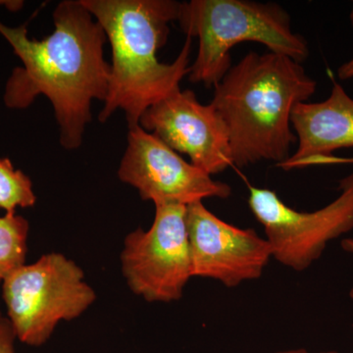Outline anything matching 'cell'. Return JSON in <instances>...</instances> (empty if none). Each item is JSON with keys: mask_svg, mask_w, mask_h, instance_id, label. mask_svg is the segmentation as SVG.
<instances>
[{"mask_svg": "<svg viewBox=\"0 0 353 353\" xmlns=\"http://www.w3.org/2000/svg\"><path fill=\"white\" fill-rule=\"evenodd\" d=\"M55 30L43 41L29 38L26 26L0 22V34L23 66L7 81V108H27L38 95L50 99L60 127V143L80 148L92 120V99L105 101L111 66L103 57L105 32L81 0L60 2L53 12Z\"/></svg>", "mask_w": 353, "mask_h": 353, "instance_id": "cell-1", "label": "cell"}, {"mask_svg": "<svg viewBox=\"0 0 353 353\" xmlns=\"http://www.w3.org/2000/svg\"><path fill=\"white\" fill-rule=\"evenodd\" d=\"M303 65L277 53H248L214 85L211 104L229 132L233 164L284 163L296 143L292 113L315 94Z\"/></svg>", "mask_w": 353, "mask_h": 353, "instance_id": "cell-2", "label": "cell"}, {"mask_svg": "<svg viewBox=\"0 0 353 353\" xmlns=\"http://www.w3.org/2000/svg\"><path fill=\"white\" fill-rule=\"evenodd\" d=\"M101 24L112 48L108 97L99 119L114 111L126 113L129 128L143 114L180 88L190 72L192 38L187 37L173 63H161L157 52L166 43L169 25L178 20L180 2L173 0H81Z\"/></svg>", "mask_w": 353, "mask_h": 353, "instance_id": "cell-3", "label": "cell"}, {"mask_svg": "<svg viewBox=\"0 0 353 353\" xmlns=\"http://www.w3.org/2000/svg\"><path fill=\"white\" fill-rule=\"evenodd\" d=\"M179 23L187 37L199 39V53L190 65L194 83L214 87L232 67L236 44L254 41L270 52L303 62L307 41L292 31L290 14L277 3L248 0H192L180 6Z\"/></svg>", "mask_w": 353, "mask_h": 353, "instance_id": "cell-4", "label": "cell"}, {"mask_svg": "<svg viewBox=\"0 0 353 353\" xmlns=\"http://www.w3.org/2000/svg\"><path fill=\"white\" fill-rule=\"evenodd\" d=\"M83 269L61 253H48L11 272L2 282L8 320L18 340L44 345L61 321L80 317L97 299Z\"/></svg>", "mask_w": 353, "mask_h": 353, "instance_id": "cell-5", "label": "cell"}, {"mask_svg": "<svg viewBox=\"0 0 353 353\" xmlns=\"http://www.w3.org/2000/svg\"><path fill=\"white\" fill-rule=\"evenodd\" d=\"M340 196L328 205L301 212L290 208L277 192L250 188V210L264 228L272 257L303 272L321 257L330 241L353 230V173L340 181Z\"/></svg>", "mask_w": 353, "mask_h": 353, "instance_id": "cell-6", "label": "cell"}, {"mask_svg": "<svg viewBox=\"0 0 353 353\" xmlns=\"http://www.w3.org/2000/svg\"><path fill=\"white\" fill-rule=\"evenodd\" d=\"M121 263L130 290L148 303L182 299L192 278L187 206L155 205L150 229L139 228L125 239Z\"/></svg>", "mask_w": 353, "mask_h": 353, "instance_id": "cell-7", "label": "cell"}, {"mask_svg": "<svg viewBox=\"0 0 353 353\" xmlns=\"http://www.w3.org/2000/svg\"><path fill=\"white\" fill-rule=\"evenodd\" d=\"M118 176L136 188L143 201H152L154 205L188 206L209 197L228 199L232 194L228 183L213 180L139 125L129 128Z\"/></svg>", "mask_w": 353, "mask_h": 353, "instance_id": "cell-8", "label": "cell"}, {"mask_svg": "<svg viewBox=\"0 0 353 353\" xmlns=\"http://www.w3.org/2000/svg\"><path fill=\"white\" fill-rule=\"evenodd\" d=\"M187 226L192 277L236 288L261 277L272 257L266 239L220 219L202 201L187 206Z\"/></svg>", "mask_w": 353, "mask_h": 353, "instance_id": "cell-9", "label": "cell"}, {"mask_svg": "<svg viewBox=\"0 0 353 353\" xmlns=\"http://www.w3.org/2000/svg\"><path fill=\"white\" fill-rule=\"evenodd\" d=\"M139 125L210 176L234 165L224 121L212 104H201L192 90L178 88L148 108Z\"/></svg>", "mask_w": 353, "mask_h": 353, "instance_id": "cell-10", "label": "cell"}, {"mask_svg": "<svg viewBox=\"0 0 353 353\" xmlns=\"http://www.w3.org/2000/svg\"><path fill=\"white\" fill-rule=\"evenodd\" d=\"M297 148L284 163L285 170L329 158L341 148H353V99L334 82L326 101L297 104L292 113Z\"/></svg>", "mask_w": 353, "mask_h": 353, "instance_id": "cell-11", "label": "cell"}, {"mask_svg": "<svg viewBox=\"0 0 353 353\" xmlns=\"http://www.w3.org/2000/svg\"><path fill=\"white\" fill-rule=\"evenodd\" d=\"M29 230L23 216L6 213L0 217V285L11 272L26 264Z\"/></svg>", "mask_w": 353, "mask_h": 353, "instance_id": "cell-12", "label": "cell"}, {"mask_svg": "<svg viewBox=\"0 0 353 353\" xmlns=\"http://www.w3.org/2000/svg\"><path fill=\"white\" fill-rule=\"evenodd\" d=\"M36 201L31 179L14 168L8 158H0V208L16 213L18 208H32Z\"/></svg>", "mask_w": 353, "mask_h": 353, "instance_id": "cell-13", "label": "cell"}, {"mask_svg": "<svg viewBox=\"0 0 353 353\" xmlns=\"http://www.w3.org/2000/svg\"><path fill=\"white\" fill-rule=\"evenodd\" d=\"M17 339L8 318L0 320V353H16L15 340Z\"/></svg>", "mask_w": 353, "mask_h": 353, "instance_id": "cell-14", "label": "cell"}, {"mask_svg": "<svg viewBox=\"0 0 353 353\" xmlns=\"http://www.w3.org/2000/svg\"><path fill=\"white\" fill-rule=\"evenodd\" d=\"M350 20L353 26V6L352 13H350ZM338 77L341 80H350L353 79V58L347 63L341 65L340 68L338 69Z\"/></svg>", "mask_w": 353, "mask_h": 353, "instance_id": "cell-15", "label": "cell"}, {"mask_svg": "<svg viewBox=\"0 0 353 353\" xmlns=\"http://www.w3.org/2000/svg\"><path fill=\"white\" fill-rule=\"evenodd\" d=\"M341 246H343V250H347V252L353 253L352 239H347V240H343V243H341ZM350 296L353 299V288L352 290H350Z\"/></svg>", "mask_w": 353, "mask_h": 353, "instance_id": "cell-16", "label": "cell"}, {"mask_svg": "<svg viewBox=\"0 0 353 353\" xmlns=\"http://www.w3.org/2000/svg\"><path fill=\"white\" fill-rule=\"evenodd\" d=\"M276 353H309L307 350H303V348H296V350H281V352H278ZM319 353H339L336 352H334V350H329V352H321Z\"/></svg>", "mask_w": 353, "mask_h": 353, "instance_id": "cell-17", "label": "cell"}, {"mask_svg": "<svg viewBox=\"0 0 353 353\" xmlns=\"http://www.w3.org/2000/svg\"><path fill=\"white\" fill-rule=\"evenodd\" d=\"M2 318H3V316H2L1 311H0V320H1Z\"/></svg>", "mask_w": 353, "mask_h": 353, "instance_id": "cell-18", "label": "cell"}]
</instances>
